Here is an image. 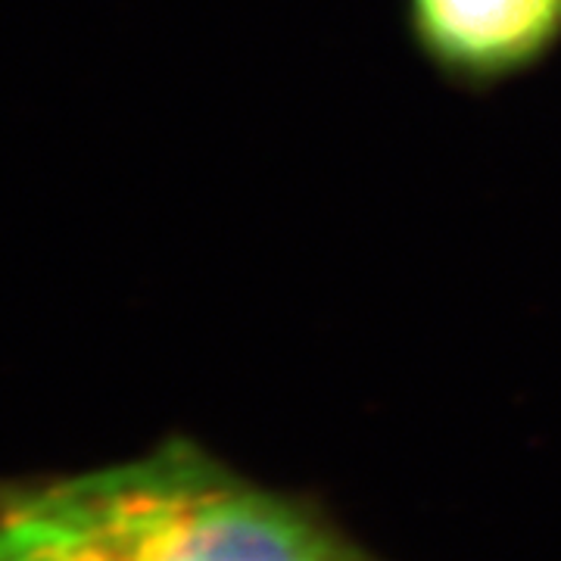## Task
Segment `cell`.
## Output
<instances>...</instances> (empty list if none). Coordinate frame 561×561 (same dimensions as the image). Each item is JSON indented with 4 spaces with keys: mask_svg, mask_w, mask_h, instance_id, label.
<instances>
[{
    "mask_svg": "<svg viewBox=\"0 0 561 561\" xmlns=\"http://www.w3.org/2000/svg\"><path fill=\"white\" fill-rule=\"evenodd\" d=\"M421 50L468 81L522 72L561 38V0H409Z\"/></svg>",
    "mask_w": 561,
    "mask_h": 561,
    "instance_id": "obj_2",
    "label": "cell"
},
{
    "mask_svg": "<svg viewBox=\"0 0 561 561\" xmlns=\"http://www.w3.org/2000/svg\"><path fill=\"white\" fill-rule=\"evenodd\" d=\"M57 483L106 561H368L302 505L187 443Z\"/></svg>",
    "mask_w": 561,
    "mask_h": 561,
    "instance_id": "obj_1",
    "label": "cell"
},
{
    "mask_svg": "<svg viewBox=\"0 0 561 561\" xmlns=\"http://www.w3.org/2000/svg\"><path fill=\"white\" fill-rule=\"evenodd\" d=\"M0 561H106L60 483L0 496Z\"/></svg>",
    "mask_w": 561,
    "mask_h": 561,
    "instance_id": "obj_3",
    "label": "cell"
}]
</instances>
